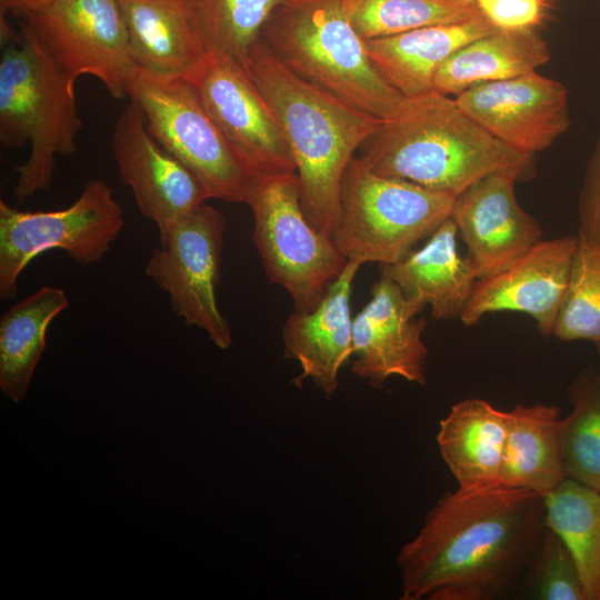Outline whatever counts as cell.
<instances>
[{
  "mask_svg": "<svg viewBox=\"0 0 600 600\" xmlns=\"http://www.w3.org/2000/svg\"><path fill=\"white\" fill-rule=\"evenodd\" d=\"M543 496L501 483L447 492L397 564L401 600H494L522 578L546 531Z\"/></svg>",
  "mask_w": 600,
  "mask_h": 600,
  "instance_id": "cell-1",
  "label": "cell"
},
{
  "mask_svg": "<svg viewBox=\"0 0 600 600\" xmlns=\"http://www.w3.org/2000/svg\"><path fill=\"white\" fill-rule=\"evenodd\" d=\"M241 64L281 126L309 220L332 237L344 172L382 120L301 79L261 38Z\"/></svg>",
  "mask_w": 600,
  "mask_h": 600,
  "instance_id": "cell-2",
  "label": "cell"
},
{
  "mask_svg": "<svg viewBox=\"0 0 600 600\" xmlns=\"http://www.w3.org/2000/svg\"><path fill=\"white\" fill-rule=\"evenodd\" d=\"M361 149L376 173L453 196L499 171L534 172V156L509 148L437 91L406 98Z\"/></svg>",
  "mask_w": 600,
  "mask_h": 600,
  "instance_id": "cell-3",
  "label": "cell"
},
{
  "mask_svg": "<svg viewBox=\"0 0 600 600\" xmlns=\"http://www.w3.org/2000/svg\"><path fill=\"white\" fill-rule=\"evenodd\" d=\"M2 42L0 142L6 149L30 146L26 161L14 167L13 194L23 201L50 187L57 156L77 151L82 121L76 82L53 62L27 23Z\"/></svg>",
  "mask_w": 600,
  "mask_h": 600,
  "instance_id": "cell-4",
  "label": "cell"
},
{
  "mask_svg": "<svg viewBox=\"0 0 600 600\" xmlns=\"http://www.w3.org/2000/svg\"><path fill=\"white\" fill-rule=\"evenodd\" d=\"M260 38L301 79L382 121L404 102L373 66L341 0H286Z\"/></svg>",
  "mask_w": 600,
  "mask_h": 600,
  "instance_id": "cell-5",
  "label": "cell"
},
{
  "mask_svg": "<svg viewBox=\"0 0 600 600\" xmlns=\"http://www.w3.org/2000/svg\"><path fill=\"white\" fill-rule=\"evenodd\" d=\"M456 197L376 173L356 156L342 179L332 238L347 260L392 264L450 218Z\"/></svg>",
  "mask_w": 600,
  "mask_h": 600,
  "instance_id": "cell-6",
  "label": "cell"
},
{
  "mask_svg": "<svg viewBox=\"0 0 600 600\" xmlns=\"http://www.w3.org/2000/svg\"><path fill=\"white\" fill-rule=\"evenodd\" d=\"M247 204L268 279L287 291L296 311L312 310L348 260L333 238L309 220L297 173L259 178Z\"/></svg>",
  "mask_w": 600,
  "mask_h": 600,
  "instance_id": "cell-7",
  "label": "cell"
},
{
  "mask_svg": "<svg viewBox=\"0 0 600 600\" xmlns=\"http://www.w3.org/2000/svg\"><path fill=\"white\" fill-rule=\"evenodd\" d=\"M128 97L154 139L187 166L210 199L248 203L258 178L246 167L183 78L138 69Z\"/></svg>",
  "mask_w": 600,
  "mask_h": 600,
  "instance_id": "cell-8",
  "label": "cell"
},
{
  "mask_svg": "<svg viewBox=\"0 0 600 600\" xmlns=\"http://www.w3.org/2000/svg\"><path fill=\"white\" fill-rule=\"evenodd\" d=\"M124 224L123 209L102 180L88 181L69 207L23 211L0 201V299L10 300L29 263L59 249L80 266L99 262Z\"/></svg>",
  "mask_w": 600,
  "mask_h": 600,
  "instance_id": "cell-9",
  "label": "cell"
},
{
  "mask_svg": "<svg viewBox=\"0 0 600 600\" xmlns=\"http://www.w3.org/2000/svg\"><path fill=\"white\" fill-rule=\"evenodd\" d=\"M226 229L223 214L203 203L159 236L160 246L144 269L169 296L172 311L222 350L232 343L230 324L217 300Z\"/></svg>",
  "mask_w": 600,
  "mask_h": 600,
  "instance_id": "cell-10",
  "label": "cell"
},
{
  "mask_svg": "<svg viewBox=\"0 0 600 600\" xmlns=\"http://www.w3.org/2000/svg\"><path fill=\"white\" fill-rule=\"evenodd\" d=\"M27 18L46 52L73 82L89 74L112 97H128L139 67L118 0H54Z\"/></svg>",
  "mask_w": 600,
  "mask_h": 600,
  "instance_id": "cell-11",
  "label": "cell"
},
{
  "mask_svg": "<svg viewBox=\"0 0 600 600\" xmlns=\"http://www.w3.org/2000/svg\"><path fill=\"white\" fill-rule=\"evenodd\" d=\"M184 79L258 179L296 173L281 126L240 61L224 53L207 52Z\"/></svg>",
  "mask_w": 600,
  "mask_h": 600,
  "instance_id": "cell-12",
  "label": "cell"
},
{
  "mask_svg": "<svg viewBox=\"0 0 600 600\" xmlns=\"http://www.w3.org/2000/svg\"><path fill=\"white\" fill-rule=\"evenodd\" d=\"M454 101L491 136L529 156L551 147L571 126L566 86L538 71L473 86Z\"/></svg>",
  "mask_w": 600,
  "mask_h": 600,
  "instance_id": "cell-13",
  "label": "cell"
},
{
  "mask_svg": "<svg viewBox=\"0 0 600 600\" xmlns=\"http://www.w3.org/2000/svg\"><path fill=\"white\" fill-rule=\"evenodd\" d=\"M111 149L120 180L159 236L210 199L196 174L149 132L142 109L132 100L113 126Z\"/></svg>",
  "mask_w": 600,
  "mask_h": 600,
  "instance_id": "cell-14",
  "label": "cell"
},
{
  "mask_svg": "<svg viewBox=\"0 0 600 600\" xmlns=\"http://www.w3.org/2000/svg\"><path fill=\"white\" fill-rule=\"evenodd\" d=\"M577 236L541 239L501 271L479 278L461 312L471 327L487 313L530 316L543 336L552 334L562 307L577 248Z\"/></svg>",
  "mask_w": 600,
  "mask_h": 600,
  "instance_id": "cell-15",
  "label": "cell"
},
{
  "mask_svg": "<svg viewBox=\"0 0 600 600\" xmlns=\"http://www.w3.org/2000/svg\"><path fill=\"white\" fill-rule=\"evenodd\" d=\"M529 179L504 170L477 181L454 199L450 218L478 278L507 268L542 239L540 223L519 203L516 184Z\"/></svg>",
  "mask_w": 600,
  "mask_h": 600,
  "instance_id": "cell-16",
  "label": "cell"
},
{
  "mask_svg": "<svg viewBox=\"0 0 600 600\" xmlns=\"http://www.w3.org/2000/svg\"><path fill=\"white\" fill-rule=\"evenodd\" d=\"M423 308L381 277L371 288V299L353 318L352 373L374 388L391 377L426 384L428 349L421 334L427 322L416 319Z\"/></svg>",
  "mask_w": 600,
  "mask_h": 600,
  "instance_id": "cell-17",
  "label": "cell"
},
{
  "mask_svg": "<svg viewBox=\"0 0 600 600\" xmlns=\"http://www.w3.org/2000/svg\"><path fill=\"white\" fill-rule=\"evenodd\" d=\"M361 266L348 260L321 301L307 312L293 310L282 329L284 354L302 370L299 380L309 378L326 394L337 390L339 371L352 357L350 298Z\"/></svg>",
  "mask_w": 600,
  "mask_h": 600,
  "instance_id": "cell-18",
  "label": "cell"
},
{
  "mask_svg": "<svg viewBox=\"0 0 600 600\" xmlns=\"http://www.w3.org/2000/svg\"><path fill=\"white\" fill-rule=\"evenodd\" d=\"M496 29L483 16L366 40L369 57L382 78L404 98L433 90L438 68L454 51Z\"/></svg>",
  "mask_w": 600,
  "mask_h": 600,
  "instance_id": "cell-19",
  "label": "cell"
},
{
  "mask_svg": "<svg viewBox=\"0 0 600 600\" xmlns=\"http://www.w3.org/2000/svg\"><path fill=\"white\" fill-rule=\"evenodd\" d=\"M457 237V226L449 218L422 248L382 266L381 277L398 284L408 298L429 306L437 320L460 318L479 279L468 258L459 254Z\"/></svg>",
  "mask_w": 600,
  "mask_h": 600,
  "instance_id": "cell-20",
  "label": "cell"
},
{
  "mask_svg": "<svg viewBox=\"0 0 600 600\" xmlns=\"http://www.w3.org/2000/svg\"><path fill=\"white\" fill-rule=\"evenodd\" d=\"M140 69L186 78L206 56L186 0H118Z\"/></svg>",
  "mask_w": 600,
  "mask_h": 600,
  "instance_id": "cell-21",
  "label": "cell"
},
{
  "mask_svg": "<svg viewBox=\"0 0 600 600\" xmlns=\"http://www.w3.org/2000/svg\"><path fill=\"white\" fill-rule=\"evenodd\" d=\"M507 411L479 398L453 404L440 420L437 443L460 488L499 483Z\"/></svg>",
  "mask_w": 600,
  "mask_h": 600,
  "instance_id": "cell-22",
  "label": "cell"
},
{
  "mask_svg": "<svg viewBox=\"0 0 600 600\" xmlns=\"http://www.w3.org/2000/svg\"><path fill=\"white\" fill-rule=\"evenodd\" d=\"M550 48L537 29L496 30L454 51L438 68L433 90L446 96L483 83L507 80L546 64Z\"/></svg>",
  "mask_w": 600,
  "mask_h": 600,
  "instance_id": "cell-23",
  "label": "cell"
},
{
  "mask_svg": "<svg viewBox=\"0 0 600 600\" xmlns=\"http://www.w3.org/2000/svg\"><path fill=\"white\" fill-rule=\"evenodd\" d=\"M560 408L517 404L507 411L499 483L546 496L567 478L560 437Z\"/></svg>",
  "mask_w": 600,
  "mask_h": 600,
  "instance_id": "cell-24",
  "label": "cell"
},
{
  "mask_svg": "<svg viewBox=\"0 0 600 600\" xmlns=\"http://www.w3.org/2000/svg\"><path fill=\"white\" fill-rule=\"evenodd\" d=\"M69 307L63 289L43 286L11 306L0 319V388L22 401L46 349L51 322Z\"/></svg>",
  "mask_w": 600,
  "mask_h": 600,
  "instance_id": "cell-25",
  "label": "cell"
},
{
  "mask_svg": "<svg viewBox=\"0 0 600 600\" xmlns=\"http://www.w3.org/2000/svg\"><path fill=\"white\" fill-rule=\"evenodd\" d=\"M543 500L546 527L572 554L586 600H600V490L567 477Z\"/></svg>",
  "mask_w": 600,
  "mask_h": 600,
  "instance_id": "cell-26",
  "label": "cell"
},
{
  "mask_svg": "<svg viewBox=\"0 0 600 600\" xmlns=\"http://www.w3.org/2000/svg\"><path fill=\"white\" fill-rule=\"evenodd\" d=\"M286 0H186L192 28L207 52L242 61L272 13Z\"/></svg>",
  "mask_w": 600,
  "mask_h": 600,
  "instance_id": "cell-27",
  "label": "cell"
},
{
  "mask_svg": "<svg viewBox=\"0 0 600 600\" xmlns=\"http://www.w3.org/2000/svg\"><path fill=\"white\" fill-rule=\"evenodd\" d=\"M572 409L561 418L559 437L567 477L600 490V379L589 369L570 384Z\"/></svg>",
  "mask_w": 600,
  "mask_h": 600,
  "instance_id": "cell-28",
  "label": "cell"
},
{
  "mask_svg": "<svg viewBox=\"0 0 600 600\" xmlns=\"http://www.w3.org/2000/svg\"><path fill=\"white\" fill-rule=\"evenodd\" d=\"M356 31L364 39L412 29L467 21L482 16L471 0H341Z\"/></svg>",
  "mask_w": 600,
  "mask_h": 600,
  "instance_id": "cell-29",
  "label": "cell"
},
{
  "mask_svg": "<svg viewBox=\"0 0 600 600\" xmlns=\"http://www.w3.org/2000/svg\"><path fill=\"white\" fill-rule=\"evenodd\" d=\"M567 293L552 336L561 341H600V244L577 234Z\"/></svg>",
  "mask_w": 600,
  "mask_h": 600,
  "instance_id": "cell-30",
  "label": "cell"
},
{
  "mask_svg": "<svg viewBox=\"0 0 600 600\" xmlns=\"http://www.w3.org/2000/svg\"><path fill=\"white\" fill-rule=\"evenodd\" d=\"M526 573V590L530 599L586 600L572 554L562 540L548 528Z\"/></svg>",
  "mask_w": 600,
  "mask_h": 600,
  "instance_id": "cell-31",
  "label": "cell"
},
{
  "mask_svg": "<svg viewBox=\"0 0 600 600\" xmlns=\"http://www.w3.org/2000/svg\"><path fill=\"white\" fill-rule=\"evenodd\" d=\"M498 30H527L540 27L547 17V0H471Z\"/></svg>",
  "mask_w": 600,
  "mask_h": 600,
  "instance_id": "cell-32",
  "label": "cell"
},
{
  "mask_svg": "<svg viewBox=\"0 0 600 600\" xmlns=\"http://www.w3.org/2000/svg\"><path fill=\"white\" fill-rule=\"evenodd\" d=\"M578 233L600 244V128L578 196Z\"/></svg>",
  "mask_w": 600,
  "mask_h": 600,
  "instance_id": "cell-33",
  "label": "cell"
},
{
  "mask_svg": "<svg viewBox=\"0 0 600 600\" xmlns=\"http://www.w3.org/2000/svg\"><path fill=\"white\" fill-rule=\"evenodd\" d=\"M53 1L54 0H0L1 18L9 11L21 12L28 16L44 9Z\"/></svg>",
  "mask_w": 600,
  "mask_h": 600,
  "instance_id": "cell-34",
  "label": "cell"
},
{
  "mask_svg": "<svg viewBox=\"0 0 600 600\" xmlns=\"http://www.w3.org/2000/svg\"><path fill=\"white\" fill-rule=\"evenodd\" d=\"M597 346H598V350H599V358H600V341H599V342L597 343ZM598 376H599V379H600V369H599V373H598Z\"/></svg>",
  "mask_w": 600,
  "mask_h": 600,
  "instance_id": "cell-35",
  "label": "cell"
}]
</instances>
